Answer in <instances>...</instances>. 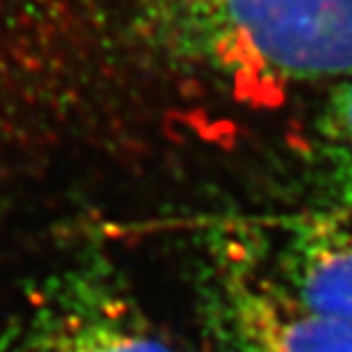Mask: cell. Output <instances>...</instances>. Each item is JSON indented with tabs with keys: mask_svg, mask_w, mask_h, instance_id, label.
I'll use <instances>...</instances> for the list:
<instances>
[{
	"mask_svg": "<svg viewBox=\"0 0 352 352\" xmlns=\"http://www.w3.org/2000/svg\"><path fill=\"white\" fill-rule=\"evenodd\" d=\"M160 34L238 89L352 78V0H142Z\"/></svg>",
	"mask_w": 352,
	"mask_h": 352,
	"instance_id": "cell-1",
	"label": "cell"
},
{
	"mask_svg": "<svg viewBox=\"0 0 352 352\" xmlns=\"http://www.w3.org/2000/svg\"><path fill=\"white\" fill-rule=\"evenodd\" d=\"M23 352H174L110 272H67L34 311Z\"/></svg>",
	"mask_w": 352,
	"mask_h": 352,
	"instance_id": "cell-2",
	"label": "cell"
},
{
	"mask_svg": "<svg viewBox=\"0 0 352 352\" xmlns=\"http://www.w3.org/2000/svg\"><path fill=\"white\" fill-rule=\"evenodd\" d=\"M231 272V322L248 352H352V327L300 305L270 274Z\"/></svg>",
	"mask_w": 352,
	"mask_h": 352,
	"instance_id": "cell-3",
	"label": "cell"
},
{
	"mask_svg": "<svg viewBox=\"0 0 352 352\" xmlns=\"http://www.w3.org/2000/svg\"><path fill=\"white\" fill-rule=\"evenodd\" d=\"M277 281L300 305L352 327V227H300L279 256Z\"/></svg>",
	"mask_w": 352,
	"mask_h": 352,
	"instance_id": "cell-4",
	"label": "cell"
},
{
	"mask_svg": "<svg viewBox=\"0 0 352 352\" xmlns=\"http://www.w3.org/2000/svg\"><path fill=\"white\" fill-rule=\"evenodd\" d=\"M318 133L332 151H352V78L341 80L327 98Z\"/></svg>",
	"mask_w": 352,
	"mask_h": 352,
	"instance_id": "cell-5",
	"label": "cell"
},
{
	"mask_svg": "<svg viewBox=\"0 0 352 352\" xmlns=\"http://www.w3.org/2000/svg\"><path fill=\"white\" fill-rule=\"evenodd\" d=\"M334 188L352 208V151H334Z\"/></svg>",
	"mask_w": 352,
	"mask_h": 352,
	"instance_id": "cell-6",
	"label": "cell"
}]
</instances>
